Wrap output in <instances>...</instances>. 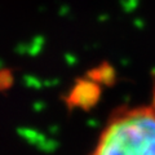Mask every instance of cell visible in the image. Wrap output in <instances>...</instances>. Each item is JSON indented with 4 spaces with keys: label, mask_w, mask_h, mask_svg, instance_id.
<instances>
[{
    "label": "cell",
    "mask_w": 155,
    "mask_h": 155,
    "mask_svg": "<svg viewBox=\"0 0 155 155\" xmlns=\"http://www.w3.org/2000/svg\"><path fill=\"white\" fill-rule=\"evenodd\" d=\"M89 155H155V80L146 104L110 115Z\"/></svg>",
    "instance_id": "6da1fadb"
}]
</instances>
